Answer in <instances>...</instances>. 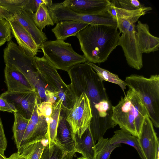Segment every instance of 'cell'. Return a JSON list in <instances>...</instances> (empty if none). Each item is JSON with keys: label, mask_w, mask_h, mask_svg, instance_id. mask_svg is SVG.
<instances>
[{"label": "cell", "mask_w": 159, "mask_h": 159, "mask_svg": "<svg viewBox=\"0 0 159 159\" xmlns=\"http://www.w3.org/2000/svg\"><path fill=\"white\" fill-rule=\"evenodd\" d=\"M13 16L7 10L0 6V20L4 19L7 20L12 18Z\"/></svg>", "instance_id": "cell-35"}, {"label": "cell", "mask_w": 159, "mask_h": 159, "mask_svg": "<svg viewBox=\"0 0 159 159\" xmlns=\"http://www.w3.org/2000/svg\"><path fill=\"white\" fill-rule=\"evenodd\" d=\"M111 2L116 6L129 11L139 9L144 6L142 5L137 0H112Z\"/></svg>", "instance_id": "cell-30"}, {"label": "cell", "mask_w": 159, "mask_h": 159, "mask_svg": "<svg viewBox=\"0 0 159 159\" xmlns=\"http://www.w3.org/2000/svg\"><path fill=\"white\" fill-rule=\"evenodd\" d=\"M147 111L141 99L129 88L124 97L112 106V119L114 125L138 138Z\"/></svg>", "instance_id": "cell-3"}, {"label": "cell", "mask_w": 159, "mask_h": 159, "mask_svg": "<svg viewBox=\"0 0 159 159\" xmlns=\"http://www.w3.org/2000/svg\"><path fill=\"white\" fill-rule=\"evenodd\" d=\"M7 41L4 39L0 37V47L3 45Z\"/></svg>", "instance_id": "cell-38"}, {"label": "cell", "mask_w": 159, "mask_h": 159, "mask_svg": "<svg viewBox=\"0 0 159 159\" xmlns=\"http://www.w3.org/2000/svg\"><path fill=\"white\" fill-rule=\"evenodd\" d=\"M5 82L7 91L13 92H35L34 88L25 76L11 66L5 65L4 69Z\"/></svg>", "instance_id": "cell-14"}, {"label": "cell", "mask_w": 159, "mask_h": 159, "mask_svg": "<svg viewBox=\"0 0 159 159\" xmlns=\"http://www.w3.org/2000/svg\"><path fill=\"white\" fill-rule=\"evenodd\" d=\"M44 57L57 70L67 72L74 66L87 61L84 56L73 50L71 44L56 39L47 41L40 46Z\"/></svg>", "instance_id": "cell-6"}, {"label": "cell", "mask_w": 159, "mask_h": 159, "mask_svg": "<svg viewBox=\"0 0 159 159\" xmlns=\"http://www.w3.org/2000/svg\"><path fill=\"white\" fill-rule=\"evenodd\" d=\"M3 53L5 65L16 69L26 78L38 71L35 56L13 41L8 42Z\"/></svg>", "instance_id": "cell-9"}, {"label": "cell", "mask_w": 159, "mask_h": 159, "mask_svg": "<svg viewBox=\"0 0 159 159\" xmlns=\"http://www.w3.org/2000/svg\"><path fill=\"white\" fill-rule=\"evenodd\" d=\"M77 159H87L83 157H79L77 158Z\"/></svg>", "instance_id": "cell-40"}, {"label": "cell", "mask_w": 159, "mask_h": 159, "mask_svg": "<svg viewBox=\"0 0 159 159\" xmlns=\"http://www.w3.org/2000/svg\"><path fill=\"white\" fill-rule=\"evenodd\" d=\"M138 44L141 52L148 53L158 50L159 38L150 32L149 26L138 20L135 26Z\"/></svg>", "instance_id": "cell-16"}, {"label": "cell", "mask_w": 159, "mask_h": 159, "mask_svg": "<svg viewBox=\"0 0 159 159\" xmlns=\"http://www.w3.org/2000/svg\"><path fill=\"white\" fill-rule=\"evenodd\" d=\"M87 95L90 100L93 116L89 128L96 143L107 129L115 126L112 119L113 106L99 77Z\"/></svg>", "instance_id": "cell-4"}, {"label": "cell", "mask_w": 159, "mask_h": 159, "mask_svg": "<svg viewBox=\"0 0 159 159\" xmlns=\"http://www.w3.org/2000/svg\"><path fill=\"white\" fill-rule=\"evenodd\" d=\"M0 37L7 42L11 41V29L9 22L6 19L0 20Z\"/></svg>", "instance_id": "cell-31"}, {"label": "cell", "mask_w": 159, "mask_h": 159, "mask_svg": "<svg viewBox=\"0 0 159 159\" xmlns=\"http://www.w3.org/2000/svg\"><path fill=\"white\" fill-rule=\"evenodd\" d=\"M7 20L10 23L12 34L16 39L18 46L34 55H36L40 46L35 43L29 33L13 17Z\"/></svg>", "instance_id": "cell-15"}, {"label": "cell", "mask_w": 159, "mask_h": 159, "mask_svg": "<svg viewBox=\"0 0 159 159\" xmlns=\"http://www.w3.org/2000/svg\"><path fill=\"white\" fill-rule=\"evenodd\" d=\"M7 142L5 135L3 125L0 118V153L4 155L7 148Z\"/></svg>", "instance_id": "cell-33"}, {"label": "cell", "mask_w": 159, "mask_h": 159, "mask_svg": "<svg viewBox=\"0 0 159 159\" xmlns=\"http://www.w3.org/2000/svg\"><path fill=\"white\" fill-rule=\"evenodd\" d=\"M66 154L54 142L49 144L48 142L40 159H63Z\"/></svg>", "instance_id": "cell-27"}, {"label": "cell", "mask_w": 159, "mask_h": 159, "mask_svg": "<svg viewBox=\"0 0 159 159\" xmlns=\"http://www.w3.org/2000/svg\"><path fill=\"white\" fill-rule=\"evenodd\" d=\"M33 18L36 26L41 31L47 25L53 26L54 25L48 7L45 4L39 6L36 11L33 14Z\"/></svg>", "instance_id": "cell-25"}, {"label": "cell", "mask_w": 159, "mask_h": 159, "mask_svg": "<svg viewBox=\"0 0 159 159\" xmlns=\"http://www.w3.org/2000/svg\"><path fill=\"white\" fill-rule=\"evenodd\" d=\"M152 10L150 7H143L134 11H129L114 7L110 13L117 22L119 32V45L122 49L127 62L131 67L137 70L143 66L142 54L138 43L135 23L142 16Z\"/></svg>", "instance_id": "cell-2"}, {"label": "cell", "mask_w": 159, "mask_h": 159, "mask_svg": "<svg viewBox=\"0 0 159 159\" xmlns=\"http://www.w3.org/2000/svg\"><path fill=\"white\" fill-rule=\"evenodd\" d=\"M33 14L23 10L20 13L13 15V17L26 29L35 43L40 46L47 41V38L45 33L36 26L33 19Z\"/></svg>", "instance_id": "cell-17"}, {"label": "cell", "mask_w": 159, "mask_h": 159, "mask_svg": "<svg viewBox=\"0 0 159 159\" xmlns=\"http://www.w3.org/2000/svg\"><path fill=\"white\" fill-rule=\"evenodd\" d=\"M75 153V152H73L67 153L63 159H73Z\"/></svg>", "instance_id": "cell-37"}, {"label": "cell", "mask_w": 159, "mask_h": 159, "mask_svg": "<svg viewBox=\"0 0 159 159\" xmlns=\"http://www.w3.org/2000/svg\"><path fill=\"white\" fill-rule=\"evenodd\" d=\"M53 105L48 101L38 104L37 110L38 115L45 118L50 117L52 113Z\"/></svg>", "instance_id": "cell-32"}, {"label": "cell", "mask_w": 159, "mask_h": 159, "mask_svg": "<svg viewBox=\"0 0 159 159\" xmlns=\"http://www.w3.org/2000/svg\"><path fill=\"white\" fill-rule=\"evenodd\" d=\"M117 27L89 25L75 36L88 62L100 64L105 61L119 45L120 33Z\"/></svg>", "instance_id": "cell-1"}, {"label": "cell", "mask_w": 159, "mask_h": 159, "mask_svg": "<svg viewBox=\"0 0 159 159\" xmlns=\"http://www.w3.org/2000/svg\"><path fill=\"white\" fill-rule=\"evenodd\" d=\"M14 121L13 126V137L16 148H19L30 119L25 118L20 114L15 112L14 113Z\"/></svg>", "instance_id": "cell-23"}, {"label": "cell", "mask_w": 159, "mask_h": 159, "mask_svg": "<svg viewBox=\"0 0 159 159\" xmlns=\"http://www.w3.org/2000/svg\"><path fill=\"white\" fill-rule=\"evenodd\" d=\"M141 99L145 107L148 116L153 125L159 127V75H151L149 78L132 74L125 81Z\"/></svg>", "instance_id": "cell-5"}, {"label": "cell", "mask_w": 159, "mask_h": 159, "mask_svg": "<svg viewBox=\"0 0 159 159\" xmlns=\"http://www.w3.org/2000/svg\"><path fill=\"white\" fill-rule=\"evenodd\" d=\"M89 25L76 20L60 21L52 29L57 39L64 41L71 36H75Z\"/></svg>", "instance_id": "cell-18"}, {"label": "cell", "mask_w": 159, "mask_h": 159, "mask_svg": "<svg viewBox=\"0 0 159 159\" xmlns=\"http://www.w3.org/2000/svg\"><path fill=\"white\" fill-rule=\"evenodd\" d=\"M89 62L102 81H107L118 85L122 89L124 95H125V90L127 84L125 81L120 79L117 75L101 68L93 63Z\"/></svg>", "instance_id": "cell-24"}, {"label": "cell", "mask_w": 159, "mask_h": 159, "mask_svg": "<svg viewBox=\"0 0 159 159\" xmlns=\"http://www.w3.org/2000/svg\"><path fill=\"white\" fill-rule=\"evenodd\" d=\"M0 96L11 104L16 112L28 119H30L37 103L35 92H13L7 90Z\"/></svg>", "instance_id": "cell-10"}, {"label": "cell", "mask_w": 159, "mask_h": 159, "mask_svg": "<svg viewBox=\"0 0 159 159\" xmlns=\"http://www.w3.org/2000/svg\"><path fill=\"white\" fill-rule=\"evenodd\" d=\"M0 159H7L5 155H2L0 153Z\"/></svg>", "instance_id": "cell-39"}, {"label": "cell", "mask_w": 159, "mask_h": 159, "mask_svg": "<svg viewBox=\"0 0 159 159\" xmlns=\"http://www.w3.org/2000/svg\"><path fill=\"white\" fill-rule=\"evenodd\" d=\"M62 4L77 13L95 15L106 11L111 4L109 0H66Z\"/></svg>", "instance_id": "cell-12"}, {"label": "cell", "mask_w": 159, "mask_h": 159, "mask_svg": "<svg viewBox=\"0 0 159 159\" xmlns=\"http://www.w3.org/2000/svg\"><path fill=\"white\" fill-rule=\"evenodd\" d=\"M52 4L51 0H24L22 4V9L34 14L40 5L45 4L48 7Z\"/></svg>", "instance_id": "cell-29"}, {"label": "cell", "mask_w": 159, "mask_h": 159, "mask_svg": "<svg viewBox=\"0 0 159 159\" xmlns=\"http://www.w3.org/2000/svg\"><path fill=\"white\" fill-rule=\"evenodd\" d=\"M24 0H0V6L13 16L20 13L23 10Z\"/></svg>", "instance_id": "cell-28"}, {"label": "cell", "mask_w": 159, "mask_h": 159, "mask_svg": "<svg viewBox=\"0 0 159 159\" xmlns=\"http://www.w3.org/2000/svg\"><path fill=\"white\" fill-rule=\"evenodd\" d=\"M0 111L14 113L16 112L14 107L6 99L0 96Z\"/></svg>", "instance_id": "cell-34"}, {"label": "cell", "mask_w": 159, "mask_h": 159, "mask_svg": "<svg viewBox=\"0 0 159 159\" xmlns=\"http://www.w3.org/2000/svg\"><path fill=\"white\" fill-rule=\"evenodd\" d=\"M121 146L120 144H111L108 138H100L95 144V159H109L112 151Z\"/></svg>", "instance_id": "cell-26"}, {"label": "cell", "mask_w": 159, "mask_h": 159, "mask_svg": "<svg viewBox=\"0 0 159 159\" xmlns=\"http://www.w3.org/2000/svg\"><path fill=\"white\" fill-rule=\"evenodd\" d=\"M138 139L146 159H159L158 139L148 116L144 119Z\"/></svg>", "instance_id": "cell-11"}, {"label": "cell", "mask_w": 159, "mask_h": 159, "mask_svg": "<svg viewBox=\"0 0 159 159\" xmlns=\"http://www.w3.org/2000/svg\"><path fill=\"white\" fill-rule=\"evenodd\" d=\"M35 58L40 77L47 89L58 94L59 99L62 101V109L70 108L75 98L69 85L65 84L57 69L44 56Z\"/></svg>", "instance_id": "cell-7"}, {"label": "cell", "mask_w": 159, "mask_h": 159, "mask_svg": "<svg viewBox=\"0 0 159 159\" xmlns=\"http://www.w3.org/2000/svg\"><path fill=\"white\" fill-rule=\"evenodd\" d=\"M62 101L58 100L52 106V111L49 118H45L48 124V143L54 142L56 136L58 125L62 109Z\"/></svg>", "instance_id": "cell-21"}, {"label": "cell", "mask_w": 159, "mask_h": 159, "mask_svg": "<svg viewBox=\"0 0 159 159\" xmlns=\"http://www.w3.org/2000/svg\"><path fill=\"white\" fill-rule=\"evenodd\" d=\"M114 133L113 136L109 139L111 144L114 145L123 143L130 146L136 149L141 159H146L141 148L137 137L122 129L117 130Z\"/></svg>", "instance_id": "cell-20"}, {"label": "cell", "mask_w": 159, "mask_h": 159, "mask_svg": "<svg viewBox=\"0 0 159 159\" xmlns=\"http://www.w3.org/2000/svg\"><path fill=\"white\" fill-rule=\"evenodd\" d=\"M47 140L40 141L32 142L21 146L17 149V152L25 159H40L43 151L48 143Z\"/></svg>", "instance_id": "cell-22"}, {"label": "cell", "mask_w": 159, "mask_h": 159, "mask_svg": "<svg viewBox=\"0 0 159 159\" xmlns=\"http://www.w3.org/2000/svg\"><path fill=\"white\" fill-rule=\"evenodd\" d=\"M66 119L75 135L81 138L89 126L93 118L90 101L82 93L75 98L72 106L66 111Z\"/></svg>", "instance_id": "cell-8"}, {"label": "cell", "mask_w": 159, "mask_h": 159, "mask_svg": "<svg viewBox=\"0 0 159 159\" xmlns=\"http://www.w3.org/2000/svg\"><path fill=\"white\" fill-rule=\"evenodd\" d=\"M7 159H25L21 154L17 152L12 154Z\"/></svg>", "instance_id": "cell-36"}, {"label": "cell", "mask_w": 159, "mask_h": 159, "mask_svg": "<svg viewBox=\"0 0 159 159\" xmlns=\"http://www.w3.org/2000/svg\"><path fill=\"white\" fill-rule=\"evenodd\" d=\"M75 151L87 159H95V143L94 142L89 126L81 138L75 135Z\"/></svg>", "instance_id": "cell-19"}, {"label": "cell", "mask_w": 159, "mask_h": 159, "mask_svg": "<svg viewBox=\"0 0 159 159\" xmlns=\"http://www.w3.org/2000/svg\"><path fill=\"white\" fill-rule=\"evenodd\" d=\"M54 142L66 153L75 152V141L66 119L65 111L61 109Z\"/></svg>", "instance_id": "cell-13"}]
</instances>
